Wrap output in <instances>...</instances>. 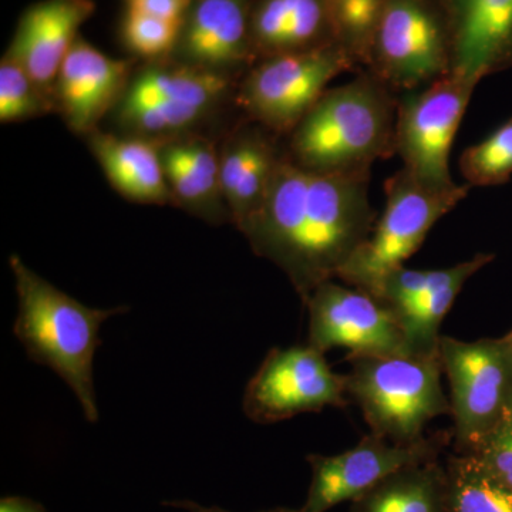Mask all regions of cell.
Here are the masks:
<instances>
[{"label": "cell", "mask_w": 512, "mask_h": 512, "mask_svg": "<svg viewBox=\"0 0 512 512\" xmlns=\"http://www.w3.org/2000/svg\"><path fill=\"white\" fill-rule=\"evenodd\" d=\"M130 79V63L104 55L77 37L53 86L56 110L70 130L89 136L117 107Z\"/></svg>", "instance_id": "cell-14"}, {"label": "cell", "mask_w": 512, "mask_h": 512, "mask_svg": "<svg viewBox=\"0 0 512 512\" xmlns=\"http://www.w3.org/2000/svg\"><path fill=\"white\" fill-rule=\"evenodd\" d=\"M397 99L372 73L326 90L289 134L286 157L320 173L372 170L396 154Z\"/></svg>", "instance_id": "cell-2"}, {"label": "cell", "mask_w": 512, "mask_h": 512, "mask_svg": "<svg viewBox=\"0 0 512 512\" xmlns=\"http://www.w3.org/2000/svg\"><path fill=\"white\" fill-rule=\"evenodd\" d=\"M127 12L183 25L194 0H126Z\"/></svg>", "instance_id": "cell-30"}, {"label": "cell", "mask_w": 512, "mask_h": 512, "mask_svg": "<svg viewBox=\"0 0 512 512\" xmlns=\"http://www.w3.org/2000/svg\"><path fill=\"white\" fill-rule=\"evenodd\" d=\"M165 180L174 202L208 222L231 220L220 180V154L204 138L160 141Z\"/></svg>", "instance_id": "cell-20"}, {"label": "cell", "mask_w": 512, "mask_h": 512, "mask_svg": "<svg viewBox=\"0 0 512 512\" xmlns=\"http://www.w3.org/2000/svg\"><path fill=\"white\" fill-rule=\"evenodd\" d=\"M93 12L92 0L35 3L20 18L6 56L18 62L53 97L60 67Z\"/></svg>", "instance_id": "cell-17"}, {"label": "cell", "mask_w": 512, "mask_h": 512, "mask_svg": "<svg viewBox=\"0 0 512 512\" xmlns=\"http://www.w3.org/2000/svg\"><path fill=\"white\" fill-rule=\"evenodd\" d=\"M346 377L330 369L311 345L275 348L266 355L244 394V412L259 424L292 419L325 407L348 406Z\"/></svg>", "instance_id": "cell-11"}, {"label": "cell", "mask_w": 512, "mask_h": 512, "mask_svg": "<svg viewBox=\"0 0 512 512\" xmlns=\"http://www.w3.org/2000/svg\"><path fill=\"white\" fill-rule=\"evenodd\" d=\"M231 87L229 74L153 62L130 79L116 107L117 119L136 136L156 140L200 123Z\"/></svg>", "instance_id": "cell-9"}, {"label": "cell", "mask_w": 512, "mask_h": 512, "mask_svg": "<svg viewBox=\"0 0 512 512\" xmlns=\"http://www.w3.org/2000/svg\"><path fill=\"white\" fill-rule=\"evenodd\" d=\"M365 70L394 94L451 72V39L440 0H387Z\"/></svg>", "instance_id": "cell-8"}, {"label": "cell", "mask_w": 512, "mask_h": 512, "mask_svg": "<svg viewBox=\"0 0 512 512\" xmlns=\"http://www.w3.org/2000/svg\"><path fill=\"white\" fill-rule=\"evenodd\" d=\"M251 123L229 138L220 154L222 197L238 229L261 208L284 157L276 146L275 134Z\"/></svg>", "instance_id": "cell-18"}, {"label": "cell", "mask_w": 512, "mask_h": 512, "mask_svg": "<svg viewBox=\"0 0 512 512\" xmlns=\"http://www.w3.org/2000/svg\"><path fill=\"white\" fill-rule=\"evenodd\" d=\"M512 488V417L487 437L471 453Z\"/></svg>", "instance_id": "cell-29"}, {"label": "cell", "mask_w": 512, "mask_h": 512, "mask_svg": "<svg viewBox=\"0 0 512 512\" xmlns=\"http://www.w3.org/2000/svg\"><path fill=\"white\" fill-rule=\"evenodd\" d=\"M477 83L448 76L397 97L394 151L403 168L434 187L454 185L451 146Z\"/></svg>", "instance_id": "cell-10"}, {"label": "cell", "mask_w": 512, "mask_h": 512, "mask_svg": "<svg viewBox=\"0 0 512 512\" xmlns=\"http://www.w3.org/2000/svg\"><path fill=\"white\" fill-rule=\"evenodd\" d=\"M181 26L153 16L127 12L123 23L124 42L136 55L156 62L160 57L173 55Z\"/></svg>", "instance_id": "cell-28"}, {"label": "cell", "mask_w": 512, "mask_h": 512, "mask_svg": "<svg viewBox=\"0 0 512 512\" xmlns=\"http://www.w3.org/2000/svg\"><path fill=\"white\" fill-rule=\"evenodd\" d=\"M303 305L309 312L308 345L319 352L346 348L348 356H412L393 313L369 293L332 279Z\"/></svg>", "instance_id": "cell-12"}, {"label": "cell", "mask_w": 512, "mask_h": 512, "mask_svg": "<svg viewBox=\"0 0 512 512\" xmlns=\"http://www.w3.org/2000/svg\"><path fill=\"white\" fill-rule=\"evenodd\" d=\"M251 36L259 60L338 43L328 0H258L252 6Z\"/></svg>", "instance_id": "cell-21"}, {"label": "cell", "mask_w": 512, "mask_h": 512, "mask_svg": "<svg viewBox=\"0 0 512 512\" xmlns=\"http://www.w3.org/2000/svg\"><path fill=\"white\" fill-rule=\"evenodd\" d=\"M56 110L55 100L9 56L0 62V123L22 121L45 116Z\"/></svg>", "instance_id": "cell-27"}, {"label": "cell", "mask_w": 512, "mask_h": 512, "mask_svg": "<svg viewBox=\"0 0 512 512\" xmlns=\"http://www.w3.org/2000/svg\"><path fill=\"white\" fill-rule=\"evenodd\" d=\"M504 338L507 340L508 345H510V348L512 349V330L510 333H508V335H505Z\"/></svg>", "instance_id": "cell-33"}, {"label": "cell", "mask_w": 512, "mask_h": 512, "mask_svg": "<svg viewBox=\"0 0 512 512\" xmlns=\"http://www.w3.org/2000/svg\"><path fill=\"white\" fill-rule=\"evenodd\" d=\"M350 512H450L447 470L437 460L404 467L353 500Z\"/></svg>", "instance_id": "cell-22"}, {"label": "cell", "mask_w": 512, "mask_h": 512, "mask_svg": "<svg viewBox=\"0 0 512 512\" xmlns=\"http://www.w3.org/2000/svg\"><path fill=\"white\" fill-rule=\"evenodd\" d=\"M356 67L339 43L259 60L238 87L237 101L249 121L276 137L293 128L339 74Z\"/></svg>", "instance_id": "cell-7"}, {"label": "cell", "mask_w": 512, "mask_h": 512, "mask_svg": "<svg viewBox=\"0 0 512 512\" xmlns=\"http://www.w3.org/2000/svg\"><path fill=\"white\" fill-rule=\"evenodd\" d=\"M18 292V316L13 333L29 359L52 369L76 394L89 423L100 419L94 393V355L101 345L100 328L126 306L96 309L83 305L25 265L19 255L9 258Z\"/></svg>", "instance_id": "cell-3"}, {"label": "cell", "mask_w": 512, "mask_h": 512, "mask_svg": "<svg viewBox=\"0 0 512 512\" xmlns=\"http://www.w3.org/2000/svg\"><path fill=\"white\" fill-rule=\"evenodd\" d=\"M494 254H477L464 261L456 278L421 296L394 315L412 356H439L440 326L468 279L494 261Z\"/></svg>", "instance_id": "cell-23"}, {"label": "cell", "mask_w": 512, "mask_h": 512, "mask_svg": "<svg viewBox=\"0 0 512 512\" xmlns=\"http://www.w3.org/2000/svg\"><path fill=\"white\" fill-rule=\"evenodd\" d=\"M89 146L120 195L137 204L167 205L174 202L165 180L160 141L147 137H120L96 130Z\"/></svg>", "instance_id": "cell-19"}, {"label": "cell", "mask_w": 512, "mask_h": 512, "mask_svg": "<svg viewBox=\"0 0 512 512\" xmlns=\"http://www.w3.org/2000/svg\"><path fill=\"white\" fill-rule=\"evenodd\" d=\"M175 508H183L190 512H229L220 507H202V505L194 503V501H174V503H165ZM262 512H305L302 510H292V508H274V510Z\"/></svg>", "instance_id": "cell-32"}, {"label": "cell", "mask_w": 512, "mask_h": 512, "mask_svg": "<svg viewBox=\"0 0 512 512\" xmlns=\"http://www.w3.org/2000/svg\"><path fill=\"white\" fill-rule=\"evenodd\" d=\"M447 441V436L440 433L399 444L370 433L355 447L336 456L309 454L306 460L311 464L312 483L302 510L326 512L335 505L356 500L404 467L437 460Z\"/></svg>", "instance_id": "cell-13"}, {"label": "cell", "mask_w": 512, "mask_h": 512, "mask_svg": "<svg viewBox=\"0 0 512 512\" xmlns=\"http://www.w3.org/2000/svg\"><path fill=\"white\" fill-rule=\"evenodd\" d=\"M249 0H194L173 55L175 62L224 73L256 59Z\"/></svg>", "instance_id": "cell-15"}, {"label": "cell", "mask_w": 512, "mask_h": 512, "mask_svg": "<svg viewBox=\"0 0 512 512\" xmlns=\"http://www.w3.org/2000/svg\"><path fill=\"white\" fill-rule=\"evenodd\" d=\"M450 512H512V488L473 454L448 458Z\"/></svg>", "instance_id": "cell-24"}, {"label": "cell", "mask_w": 512, "mask_h": 512, "mask_svg": "<svg viewBox=\"0 0 512 512\" xmlns=\"http://www.w3.org/2000/svg\"><path fill=\"white\" fill-rule=\"evenodd\" d=\"M451 39V72L480 83L512 67V0H440Z\"/></svg>", "instance_id": "cell-16"}, {"label": "cell", "mask_w": 512, "mask_h": 512, "mask_svg": "<svg viewBox=\"0 0 512 512\" xmlns=\"http://www.w3.org/2000/svg\"><path fill=\"white\" fill-rule=\"evenodd\" d=\"M387 0H328L336 42L366 67Z\"/></svg>", "instance_id": "cell-25"}, {"label": "cell", "mask_w": 512, "mask_h": 512, "mask_svg": "<svg viewBox=\"0 0 512 512\" xmlns=\"http://www.w3.org/2000/svg\"><path fill=\"white\" fill-rule=\"evenodd\" d=\"M439 356L450 384L456 447L468 454L512 417V349L505 338L441 336Z\"/></svg>", "instance_id": "cell-6"}, {"label": "cell", "mask_w": 512, "mask_h": 512, "mask_svg": "<svg viewBox=\"0 0 512 512\" xmlns=\"http://www.w3.org/2000/svg\"><path fill=\"white\" fill-rule=\"evenodd\" d=\"M370 175L308 170L284 151L261 208L239 229L256 255L285 272L303 303L338 278L372 234Z\"/></svg>", "instance_id": "cell-1"}, {"label": "cell", "mask_w": 512, "mask_h": 512, "mask_svg": "<svg viewBox=\"0 0 512 512\" xmlns=\"http://www.w3.org/2000/svg\"><path fill=\"white\" fill-rule=\"evenodd\" d=\"M470 188L468 184L434 187L406 168L397 171L384 185L382 217L336 279L360 291H372L384 275L419 251L430 229L467 197Z\"/></svg>", "instance_id": "cell-5"}, {"label": "cell", "mask_w": 512, "mask_h": 512, "mask_svg": "<svg viewBox=\"0 0 512 512\" xmlns=\"http://www.w3.org/2000/svg\"><path fill=\"white\" fill-rule=\"evenodd\" d=\"M460 173L470 187L503 185L512 177V117L460 157Z\"/></svg>", "instance_id": "cell-26"}, {"label": "cell", "mask_w": 512, "mask_h": 512, "mask_svg": "<svg viewBox=\"0 0 512 512\" xmlns=\"http://www.w3.org/2000/svg\"><path fill=\"white\" fill-rule=\"evenodd\" d=\"M0 512H47L42 504L25 497H3Z\"/></svg>", "instance_id": "cell-31"}, {"label": "cell", "mask_w": 512, "mask_h": 512, "mask_svg": "<svg viewBox=\"0 0 512 512\" xmlns=\"http://www.w3.org/2000/svg\"><path fill=\"white\" fill-rule=\"evenodd\" d=\"M346 390L372 433L393 443L423 439L427 423L451 414L440 356H346Z\"/></svg>", "instance_id": "cell-4"}]
</instances>
